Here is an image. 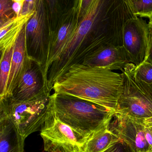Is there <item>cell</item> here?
I'll use <instances>...</instances> for the list:
<instances>
[{"mask_svg":"<svg viewBox=\"0 0 152 152\" xmlns=\"http://www.w3.org/2000/svg\"><path fill=\"white\" fill-rule=\"evenodd\" d=\"M82 17L81 1H77L68 11L61 16L55 29L49 31L47 48L41 72L44 87L49 91L48 87L49 71L53 64L59 60Z\"/></svg>","mask_w":152,"mask_h":152,"instance_id":"6","label":"cell"},{"mask_svg":"<svg viewBox=\"0 0 152 152\" xmlns=\"http://www.w3.org/2000/svg\"><path fill=\"white\" fill-rule=\"evenodd\" d=\"M15 46L1 53L0 71V99L6 95L7 84L11 68V61Z\"/></svg>","mask_w":152,"mask_h":152,"instance_id":"17","label":"cell"},{"mask_svg":"<svg viewBox=\"0 0 152 152\" xmlns=\"http://www.w3.org/2000/svg\"><path fill=\"white\" fill-rule=\"evenodd\" d=\"M35 60L32 57L30 58L12 96L3 99L11 103H19L34 101L50 96V92L41 84L38 71L33 65Z\"/></svg>","mask_w":152,"mask_h":152,"instance_id":"10","label":"cell"},{"mask_svg":"<svg viewBox=\"0 0 152 152\" xmlns=\"http://www.w3.org/2000/svg\"><path fill=\"white\" fill-rule=\"evenodd\" d=\"M135 67L130 63L122 72L123 84L115 113L145 120L152 117V84L136 77Z\"/></svg>","mask_w":152,"mask_h":152,"instance_id":"4","label":"cell"},{"mask_svg":"<svg viewBox=\"0 0 152 152\" xmlns=\"http://www.w3.org/2000/svg\"><path fill=\"white\" fill-rule=\"evenodd\" d=\"M152 36L150 25L142 18L133 16L124 23L123 46L130 63L137 67L147 59Z\"/></svg>","mask_w":152,"mask_h":152,"instance_id":"8","label":"cell"},{"mask_svg":"<svg viewBox=\"0 0 152 152\" xmlns=\"http://www.w3.org/2000/svg\"><path fill=\"white\" fill-rule=\"evenodd\" d=\"M82 61L81 64L87 66L122 72L127 64H130L123 46L98 50L86 55Z\"/></svg>","mask_w":152,"mask_h":152,"instance_id":"11","label":"cell"},{"mask_svg":"<svg viewBox=\"0 0 152 152\" xmlns=\"http://www.w3.org/2000/svg\"><path fill=\"white\" fill-rule=\"evenodd\" d=\"M136 77L144 82L152 84V64L145 62L140 66L135 68Z\"/></svg>","mask_w":152,"mask_h":152,"instance_id":"19","label":"cell"},{"mask_svg":"<svg viewBox=\"0 0 152 152\" xmlns=\"http://www.w3.org/2000/svg\"><path fill=\"white\" fill-rule=\"evenodd\" d=\"M52 107L50 96L29 102H0V118L7 117L26 139L30 134L41 131Z\"/></svg>","mask_w":152,"mask_h":152,"instance_id":"5","label":"cell"},{"mask_svg":"<svg viewBox=\"0 0 152 152\" xmlns=\"http://www.w3.org/2000/svg\"><path fill=\"white\" fill-rule=\"evenodd\" d=\"M25 140L9 118H0V152H24Z\"/></svg>","mask_w":152,"mask_h":152,"instance_id":"15","label":"cell"},{"mask_svg":"<svg viewBox=\"0 0 152 152\" xmlns=\"http://www.w3.org/2000/svg\"><path fill=\"white\" fill-rule=\"evenodd\" d=\"M103 152H132L126 143L120 140Z\"/></svg>","mask_w":152,"mask_h":152,"instance_id":"21","label":"cell"},{"mask_svg":"<svg viewBox=\"0 0 152 152\" xmlns=\"http://www.w3.org/2000/svg\"><path fill=\"white\" fill-rule=\"evenodd\" d=\"M152 152V151H148V152Z\"/></svg>","mask_w":152,"mask_h":152,"instance_id":"28","label":"cell"},{"mask_svg":"<svg viewBox=\"0 0 152 152\" xmlns=\"http://www.w3.org/2000/svg\"><path fill=\"white\" fill-rule=\"evenodd\" d=\"M52 107L59 121L87 140L109 124L115 112L69 95H50Z\"/></svg>","mask_w":152,"mask_h":152,"instance_id":"2","label":"cell"},{"mask_svg":"<svg viewBox=\"0 0 152 152\" xmlns=\"http://www.w3.org/2000/svg\"><path fill=\"white\" fill-rule=\"evenodd\" d=\"M132 13L135 16L152 19V1L127 0Z\"/></svg>","mask_w":152,"mask_h":152,"instance_id":"18","label":"cell"},{"mask_svg":"<svg viewBox=\"0 0 152 152\" xmlns=\"http://www.w3.org/2000/svg\"><path fill=\"white\" fill-rule=\"evenodd\" d=\"M25 0H12V9L17 16H19L23 8Z\"/></svg>","mask_w":152,"mask_h":152,"instance_id":"23","label":"cell"},{"mask_svg":"<svg viewBox=\"0 0 152 152\" xmlns=\"http://www.w3.org/2000/svg\"><path fill=\"white\" fill-rule=\"evenodd\" d=\"M146 62L152 64V36L151 38V43H150V49H149V54L148 57Z\"/></svg>","mask_w":152,"mask_h":152,"instance_id":"25","label":"cell"},{"mask_svg":"<svg viewBox=\"0 0 152 152\" xmlns=\"http://www.w3.org/2000/svg\"><path fill=\"white\" fill-rule=\"evenodd\" d=\"M13 1L10 0H1L0 1V17L1 25L10 20V16L11 14H15L12 9Z\"/></svg>","mask_w":152,"mask_h":152,"instance_id":"20","label":"cell"},{"mask_svg":"<svg viewBox=\"0 0 152 152\" xmlns=\"http://www.w3.org/2000/svg\"><path fill=\"white\" fill-rule=\"evenodd\" d=\"M26 24L23 28L16 42L6 95L4 97L0 99H7L12 96L28 60L31 57L29 56L28 52L26 37Z\"/></svg>","mask_w":152,"mask_h":152,"instance_id":"13","label":"cell"},{"mask_svg":"<svg viewBox=\"0 0 152 152\" xmlns=\"http://www.w3.org/2000/svg\"><path fill=\"white\" fill-rule=\"evenodd\" d=\"M144 119L115 113L108 128L129 147L132 152L152 151L145 137Z\"/></svg>","mask_w":152,"mask_h":152,"instance_id":"9","label":"cell"},{"mask_svg":"<svg viewBox=\"0 0 152 152\" xmlns=\"http://www.w3.org/2000/svg\"><path fill=\"white\" fill-rule=\"evenodd\" d=\"M148 24H149V25H150V28H151V31H152V20H150V21H149Z\"/></svg>","mask_w":152,"mask_h":152,"instance_id":"27","label":"cell"},{"mask_svg":"<svg viewBox=\"0 0 152 152\" xmlns=\"http://www.w3.org/2000/svg\"><path fill=\"white\" fill-rule=\"evenodd\" d=\"M110 1L111 0H92L59 60L50 68V77L48 79V87L50 90H51L55 82L73 64L83 42L90 38L95 26L105 12Z\"/></svg>","mask_w":152,"mask_h":152,"instance_id":"3","label":"cell"},{"mask_svg":"<svg viewBox=\"0 0 152 152\" xmlns=\"http://www.w3.org/2000/svg\"><path fill=\"white\" fill-rule=\"evenodd\" d=\"M40 135L43 139L44 150L47 152H82L87 141L82 136L58 120L54 113L52 104Z\"/></svg>","mask_w":152,"mask_h":152,"instance_id":"7","label":"cell"},{"mask_svg":"<svg viewBox=\"0 0 152 152\" xmlns=\"http://www.w3.org/2000/svg\"><path fill=\"white\" fill-rule=\"evenodd\" d=\"M36 2V1L35 0H32V1L25 0L20 15H26L31 13L32 11H34L35 9Z\"/></svg>","mask_w":152,"mask_h":152,"instance_id":"22","label":"cell"},{"mask_svg":"<svg viewBox=\"0 0 152 152\" xmlns=\"http://www.w3.org/2000/svg\"><path fill=\"white\" fill-rule=\"evenodd\" d=\"M123 82L122 73L76 63L52 89L56 94L76 97L116 112Z\"/></svg>","mask_w":152,"mask_h":152,"instance_id":"1","label":"cell"},{"mask_svg":"<svg viewBox=\"0 0 152 152\" xmlns=\"http://www.w3.org/2000/svg\"><path fill=\"white\" fill-rule=\"evenodd\" d=\"M144 122L146 125L152 127V117L145 119L144 120Z\"/></svg>","mask_w":152,"mask_h":152,"instance_id":"26","label":"cell"},{"mask_svg":"<svg viewBox=\"0 0 152 152\" xmlns=\"http://www.w3.org/2000/svg\"><path fill=\"white\" fill-rule=\"evenodd\" d=\"M145 132L147 142L152 151V127L146 125Z\"/></svg>","mask_w":152,"mask_h":152,"instance_id":"24","label":"cell"},{"mask_svg":"<svg viewBox=\"0 0 152 152\" xmlns=\"http://www.w3.org/2000/svg\"><path fill=\"white\" fill-rule=\"evenodd\" d=\"M45 1H36L35 12L26 25V37L30 48L34 54L45 56V34L47 29V15Z\"/></svg>","mask_w":152,"mask_h":152,"instance_id":"12","label":"cell"},{"mask_svg":"<svg viewBox=\"0 0 152 152\" xmlns=\"http://www.w3.org/2000/svg\"><path fill=\"white\" fill-rule=\"evenodd\" d=\"M35 12L34 11L26 15L15 16L0 27V48L1 53L14 47L21 31Z\"/></svg>","mask_w":152,"mask_h":152,"instance_id":"14","label":"cell"},{"mask_svg":"<svg viewBox=\"0 0 152 152\" xmlns=\"http://www.w3.org/2000/svg\"><path fill=\"white\" fill-rule=\"evenodd\" d=\"M108 125L88 139L82 152H103L121 139L108 128Z\"/></svg>","mask_w":152,"mask_h":152,"instance_id":"16","label":"cell"}]
</instances>
